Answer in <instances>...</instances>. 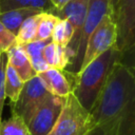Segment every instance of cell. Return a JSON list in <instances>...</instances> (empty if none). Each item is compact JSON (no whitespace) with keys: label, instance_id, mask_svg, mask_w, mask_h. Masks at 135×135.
Here are the masks:
<instances>
[{"label":"cell","instance_id":"44dd1931","mask_svg":"<svg viewBox=\"0 0 135 135\" xmlns=\"http://www.w3.org/2000/svg\"><path fill=\"white\" fill-rule=\"evenodd\" d=\"M7 66L6 53H0V123L2 121V111L5 101V72Z\"/></svg>","mask_w":135,"mask_h":135},{"label":"cell","instance_id":"cb8c5ba5","mask_svg":"<svg viewBox=\"0 0 135 135\" xmlns=\"http://www.w3.org/2000/svg\"><path fill=\"white\" fill-rule=\"evenodd\" d=\"M71 0H50L52 6H53V11H58L60 8H62L66 3H69ZM52 11V12H53ZM51 12V13H52Z\"/></svg>","mask_w":135,"mask_h":135},{"label":"cell","instance_id":"6da1fadb","mask_svg":"<svg viewBox=\"0 0 135 135\" xmlns=\"http://www.w3.org/2000/svg\"><path fill=\"white\" fill-rule=\"evenodd\" d=\"M89 130L100 126L111 135H135V76L116 61L95 104Z\"/></svg>","mask_w":135,"mask_h":135},{"label":"cell","instance_id":"7c38bea8","mask_svg":"<svg viewBox=\"0 0 135 135\" xmlns=\"http://www.w3.org/2000/svg\"><path fill=\"white\" fill-rule=\"evenodd\" d=\"M43 59L49 68L66 70L72 62V58L66 51V47L54 43L52 40L46 43L43 49Z\"/></svg>","mask_w":135,"mask_h":135},{"label":"cell","instance_id":"ba28073f","mask_svg":"<svg viewBox=\"0 0 135 135\" xmlns=\"http://www.w3.org/2000/svg\"><path fill=\"white\" fill-rule=\"evenodd\" d=\"M49 93L41 79L36 75L23 83L17 101L11 103V110L27 123L38 105Z\"/></svg>","mask_w":135,"mask_h":135},{"label":"cell","instance_id":"ffe728a7","mask_svg":"<svg viewBox=\"0 0 135 135\" xmlns=\"http://www.w3.org/2000/svg\"><path fill=\"white\" fill-rule=\"evenodd\" d=\"M59 18L54 14L49 12H42L37 27L36 40H51L53 30Z\"/></svg>","mask_w":135,"mask_h":135},{"label":"cell","instance_id":"ac0fdd59","mask_svg":"<svg viewBox=\"0 0 135 135\" xmlns=\"http://www.w3.org/2000/svg\"><path fill=\"white\" fill-rule=\"evenodd\" d=\"M0 135H31L25 121L12 112L11 117L7 120L0 123Z\"/></svg>","mask_w":135,"mask_h":135},{"label":"cell","instance_id":"3957f363","mask_svg":"<svg viewBox=\"0 0 135 135\" xmlns=\"http://www.w3.org/2000/svg\"><path fill=\"white\" fill-rule=\"evenodd\" d=\"M116 26L115 47L119 62L129 69L135 65V0H118L112 11Z\"/></svg>","mask_w":135,"mask_h":135},{"label":"cell","instance_id":"7a4b0ae2","mask_svg":"<svg viewBox=\"0 0 135 135\" xmlns=\"http://www.w3.org/2000/svg\"><path fill=\"white\" fill-rule=\"evenodd\" d=\"M119 60V52L112 46L75 74L72 93L86 111L95 104L114 63Z\"/></svg>","mask_w":135,"mask_h":135},{"label":"cell","instance_id":"9c48e42d","mask_svg":"<svg viewBox=\"0 0 135 135\" xmlns=\"http://www.w3.org/2000/svg\"><path fill=\"white\" fill-rule=\"evenodd\" d=\"M88 4H89V0H71L62 8L52 12V14L57 16L59 19H66L73 27V31H74L73 38L69 43V45L65 46L68 53L72 58V61L77 53V49H78V44H79V40H80L82 27H83L85 15H86Z\"/></svg>","mask_w":135,"mask_h":135},{"label":"cell","instance_id":"e0dca14e","mask_svg":"<svg viewBox=\"0 0 135 135\" xmlns=\"http://www.w3.org/2000/svg\"><path fill=\"white\" fill-rule=\"evenodd\" d=\"M23 83L24 82L18 76L17 72L7 63L5 72V96L11 100V103L17 101Z\"/></svg>","mask_w":135,"mask_h":135},{"label":"cell","instance_id":"d6986e66","mask_svg":"<svg viewBox=\"0 0 135 135\" xmlns=\"http://www.w3.org/2000/svg\"><path fill=\"white\" fill-rule=\"evenodd\" d=\"M73 34L74 31L71 23L66 19H59L53 30L51 40L54 43L65 47L71 42L73 38Z\"/></svg>","mask_w":135,"mask_h":135},{"label":"cell","instance_id":"9a60e30c","mask_svg":"<svg viewBox=\"0 0 135 135\" xmlns=\"http://www.w3.org/2000/svg\"><path fill=\"white\" fill-rule=\"evenodd\" d=\"M21 7L36 8L49 13L53 11L50 0H0V13Z\"/></svg>","mask_w":135,"mask_h":135},{"label":"cell","instance_id":"5bb4252c","mask_svg":"<svg viewBox=\"0 0 135 135\" xmlns=\"http://www.w3.org/2000/svg\"><path fill=\"white\" fill-rule=\"evenodd\" d=\"M51 40H35L33 42L30 43H25V44H20L23 50L25 51L33 69L35 70V72L37 74L45 71L46 69H49V65L46 64V62L43 59V49L46 45V43H49Z\"/></svg>","mask_w":135,"mask_h":135},{"label":"cell","instance_id":"4fadbf2b","mask_svg":"<svg viewBox=\"0 0 135 135\" xmlns=\"http://www.w3.org/2000/svg\"><path fill=\"white\" fill-rule=\"evenodd\" d=\"M41 12L42 11H39L36 8H30V7L9 9V11L0 13V22L14 35H17L21 24L26 18Z\"/></svg>","mask_w":135,"mask_h":135},{"label":"cell","instance_id":"7402d4cb","mask_svg":"<svg viewBox=\"0 0 135 135\" xmlns=\"http://www.w3.org/2000/svg\"><path fill=\"white\" fill-rule=\"evenodd\" d=\"M16 43V35H14L0 22V53H6L8 49Z\"/></svg>","mask_w":135,"mask_h":135},{"label":"cell","instance_id":"603a6c76","mask_svg":"<svg viewBox=\"0 0 135 135\" xmlns=\"http://www.w3.org/2000/svg\"><path fill=\"white\" fill-rule=\"evenodd\" d=\"M84 135H111L108 131H105L102 127L100 126H96L92 129H90Z\"/></svg>","mask_w":135,"mask_h":135},{"label":"cell","instance_id":"52a82bcc","mask_svg":"<svg viewBox=\"0 0 135 135\" xmlns=\"http://www.w3.org/2000/svg\"><path fill=\"white\" fill-rule=\"evenodd\" d=\"M116 41V26L111 14L105 15L98 26L90 35L83 54L81 69L89 64L96 57L101 55L103 52L115 45ZM79 70V71H80Z\"/></svg>","mask_w":135,"mask_h":135},{"label":"cell","instance_id":"2e32d148","mask_svg":"<svg viewBox=\"0 0 135 135\" xmlns=\"http://www.w3.org/2000/svg\"><path fill=\"white\" fill-rule=\"evenodd\" d=\"M41 13L30 16L28 18H26L23 21V23L21 24V26L16 35L17 44H25V43H30V42H33L36 40L37 27H38Z\"/></svg>","mask_w":135,"mask_h":135},{"label":"cell","instance_id":"5b68a950","mask_svg":"<svg viewBox=\"0 0 135 135\" xmlns=\"http://www.w3.org/2000/svg\"><path fill=\"white\" fill-rule=\"evenodd\" d=\"M112 15L111 6L109 0H89L88 4V9H86V15L77 49V53L70 64V70L69 72L73 74H77L81 68L82 59H83V54H84V49L86 41L90 37V35L94 32V30L98 26V24L101 22L102 18L108 15Z\"/></svg>","mask_w":135,"mask_h":135},{"label":"cell","instance_id":"8fae6325","mask_svg":"<svg viewBox=\"0 0 135 135\" xmlns=\"http://www.w3.org/2000/svg\"><path fill=\"white\" fill-rule=\"evenodd\" d=\"M7 55V63L17 72L18 76L21 78L23 82L30 80L35 77L37 73L32 66V63L20 44H15L6 52Z\"/></svg>","mask_w":135,"mask_h":135},{"label":"cell","instance_id":"277c9868","mask_svg":"<svg viewBox=\"0 0 135 135\" xmlns=\"http://www.w3.org/2000/svg\"><path fill=\"white\" fill-rule=\"evenodd\" d=\"M89 116L86 111L73 93L65 97L61 113L47 135H84L89 131Z\"/></svg>","mask_w":135,"mask_h":135},{"label":"cell","instance_id":"8992f818","mask_svg":"<svg viewBox=\"0 0 135 135\" xmlns=\"http://www.w3.org/2000/svg\"><path fill=\"white\" fill-rule=\"evenodd\" d=\"M64 101L65 97H60L49 93L26 123L30 134L47 135L57 121Z\"/></svg>","mask_w":135,"mask_h":135},{"label":"cell","instance_id":"30bf717a","mask_svg":"<svg viewBox=\"0 0 135 135\" xmlns=\"http://www.w3.org/2000/svg\"><path fill=\"white\" fill-rule=\"evenodd\" d=\"M41 79L46 90L56 96L66 97L73 90L75 74L68 70H59L56 68H49L45 71L37 74Z\"/></svg>","mask_w":135,"mask_h":135},{"label":"cell","instance_id":"d4e9b609","mask_svg":"<svg viewBox=\"0 0 135 135\" xmlns=\"http://www.w3.org/2000/svg\"><path fill=\"white\" fill-rule=\"evenodd\" d=\"M109 2H110V6H111V11H113V8L115 7V5H116V3L118 2V0H109Z\"/></svg>","mask_w":135,"mask_h":135},{"label":"cell","instance_id":"484cf974","mask_svg":"<svg viewBox=\"0 0 135 135\" xmlns=\"http://www.w3.org/2000/svg\"><path fill=\"white\" fill-rule=\"evenodd\" d=\"M130 70H131V72H132V73H133V75H134V76H135V65H134V66H133V68H131V69H130Z\"/></svg>","mask_w":135,"mask_h":135}]
</instances>
